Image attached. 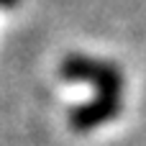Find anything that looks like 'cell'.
Returning <instances> with one entry per match:
<instances>
[{
	"instance_id": "7a4b0ae2",
	"label": "cell",
	"mask_w": 146,
	"mask_h": 146,
	"mask_svg": "<svg viewBox=\"0 0 146 146\" xmlns=\"http://www.w3.org/2000/svg\"><path fill=\"white\" fill-rule=\"evenodd\" d=\"M123 110V103H110V100H98L92 98L90 103L85 105H77L72 108L69 113V126L77 131V133H90L95 131L98 126H105L110 121H115Z\"/></svg>"
},
{
	"instance_id": "6da1fadb",
	"label": "cell",
	"mask_w": 146,
	"mask_h": 146,
	"mask_svg": "<svg viewBox=\"0 0 146 146\" xmlns=\"http://www.w3.org/2000/svg\"><path fill=\"white\" fill-rule=\"evenodd\" d=\"M59 74L69 82H90L95 87V98L98 100H110V103H123V72L118 69L115 62L108 59H95V56H85V54H69L62 67Z\"/></svg>"
},
{
	"instance_id": "3957f363",
	"label": "cell",
	"mask_w": 146,
	"mask_h": 146,
	"mask_svg": "<svg viewBox=\"0 0 146 146\" xmlns=\"http://www.w3.org/2000/svg\"><path fill=\"white\" fill-rule=\"evenodd\" d=\"M15 5H18V0H0V8H5V10H10Z\"/></svg>"
}]
</instances>
